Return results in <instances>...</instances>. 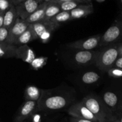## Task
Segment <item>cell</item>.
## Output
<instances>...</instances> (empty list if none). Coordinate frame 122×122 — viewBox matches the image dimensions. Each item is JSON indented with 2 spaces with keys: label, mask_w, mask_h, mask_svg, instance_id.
<instances>
[{
  "label": "cell",
  "mask_w": 122,
  "mask_h": 122,
  "mask_svg": "<svg viewBox=\"0 0 122 122\" xmlns=\"http://www.w3.org/2000/svg\"><path fill=\"white\" fill-rule=\"evenodd\" d=\"M119 56L122 57V44H119Z\"/></svg>",
  "instance_id": "4dcf8cb0"
},
{
  "label": "cell",
  "mask_w": 122,
  "mask_h": 122,
  "mask_svg": "<svg viewBox=\"0 0 122 122\" xmlns=\"http://www.w3.org/2000/svg\"><path fill=\"white\" fill-rule=\"evenodd\" d=\"M68 113L73 117L94 122H99L96 117L81 101L72 104L68 108Z\"/></svg>",
  "instance_id": "5b68a950"
},
{
  "label": "cell",
  "mask_w": 122,
  "mask_h": 122,
  "mask_svg": "<svg viewBox=\"0 0 122 122\" xmlns=\"http://www.w3.org/2000/svg\"><path fill=\"white\" fill-rule=\"evenodd\" d=\"M29 24L27 23L25 20H22L18 17L14 25L9 30V34L6 43L13 45L14 42L18 39L28 28Z\"/></svg>",
  "instance_id": "30bf717a"
},
{
  "label": "cell",
  "mask_w": 122,
  "mask_h": 122,
  "mask_svg": "<svg viewBox=\"0 0 122 122\" xmlns=\"http://www.w3.org/2000/svg\"><path fill=\"white\" fill-rule=\"evenodd\" d=\"M119 107H122V101H121V102H120V106H119Z\"/></svg>",
  "instance_id": "836d02e7"
},
{
  "label": "cell",
  "mask_w": 122,
  "mask_h": 122,
  "mask_svg": "<svg viewBox=\"0 0 122 122\" xmlns=\"http://www.w3.org/2000/svg\"><path fill=\"white\" fill-rule=\"evenodd\" d=\"M61 11L60 7L58 4L54 2L52 0H49L48 1V5L42 21H50Z\"/></svg>",
  "instance_id": "d6986e66"
},
{
  "label": "cell",
  "mask_w": 122,
  "mask_h": 122,
  "mask_svg": "<svg viewBox=\"0 0 122 122\" xmlns=\"http://www.w3.org/2000/svg\"><path fill=\"white\" fill-rule=\"evenodd\" d=\"M82 102L93 113L99 122H113L116 116L106 106L102 98L95 95H88L83 98Z\"/></svg>",
  "instance_id": "7a4b0ae2"
},
{
  "label": "cell",
  "mask_w": 122,
  "mask_h": 122,
  "mask_svg": "<svg viewBox=\"0 0 122 122\" xmlns=\"http://www.w3.org/2000/svg\"><path fill=\"white\" fill-rule=\"evenodd\" d=\"M122 39V11L101 37L100 46H107Z\"/></svg>",
  "instance_id": "277c9868"
},
{
  "label": "cell",
  "mask_w": 122,
  "mask_h": 122,
  "mask_svg": "<svg viewBox=\"0 0 122 122\" xmlns=\"http://www.w3.org/2000/svg\"><path fill=\"white\" fill-rule=\"evenodd\" d=\"M42 90L34 86H29L25 91V97L26 100L38 101L41 95Z\"/></svg>",
  "instance_id": "44dd1931"
},
{
  "label": "cell",
  "mask_w": 122,
  "mask_h": 122,
  "mask_svg": "<svg viewBox=\"0 0 122 122\" xmlns=\"http://www.w3.org/2000/svg\"><path fill=\"white\" fill-rule=\"evenodd\" d=\"M106 1V0H96L97 2H98V3H102Z\"/></svg>",
  "instance_id": "1f68e13d"
},
{
  "label": "cell",
  "mask_w": 122,
  "mask_h": 122,
  "mask_svg": "<svg viewBox=\"0 0 122 122\" xmlns=\"http://www.w3.org/2000/svg\"><path fill=\"white\" fill-rule=\"evenodd\" d=\"M15 58L22 60L26 63H31L35 60V55L33 50L27 45L17 47Z\"/></svg>",
  "instance_id": "5bb4252c"
},
{
  "label": "cell",
  "mask_w": 122,
  "mask_h": 122,
  "mask_svg": "<svg viewBox=\"0 0 122 122\" xmlns=\"http://www.w3.org/2000/svg\"><path fill=\"white\" fill-rule=\"evenodd\" d=\"M108 73L109 76H111V77H116V78H119V77H122V69L113 67L112 69H111L110 70H108Z\"/></svg>",
  "instance_id": "d4e9b609"
},
{
  "label": "cell",
  "mask_w": 122,
  "mask_h": 122,
  "mask_svg": "<svg viewBox=\"0 0 122 122\" xmlns=\"http://www.w3.org/2000/svg\"><path fill=\"white\" fill-rule=\"evenodd\" d=\"M42 2L38 0L22 1L15 6L18 17L22 20H26L38 8Z\"/></svg>",
  "instance_id": "52a82bcc"
},
{
  "label": "cell",
  "mask_w": 122,
  "mask_h": 122,
  "mask_svg": "<svg viewBox=\"0 0 122 122\" xmlns=\"http://www.w3.org/2000/svg\"><path fill=\"white\" fill-rule=\"evenodd\" d=\"M60 5L61 10L63 11H71L82 4L92 3L88 0H52Z\"/></svg>",
  "instance_id": "4fadbf2b"
},
{
  "label": "cell",
  "mask_w": 122,
  "mask_h": 122,
  "mask_svg": "<svg viewBox=\"0 0 122 122\" xmlns=\"http://www.w3.org/2000/svg\"><path fill=\"white\" fill-rule=\"evenodd\" d=\"M100 78V76L98 73L93 71L86 72L82 75V82L85 84L90 85L93 84L97 82Z\"/></svg>",
  "instance_id": "603a6c76"
},
{
  "label": "cell",
  "mask_w": 122,
  "mask_h": 122,
  "mask_svg": "<svg viewBox=\"0 0 122 122\" xmlns=\"http://www.w3.org/2000/svg\"><path fill=\"white\" fill-rule=\"evenodd\" d=\"M71 102V98L66 94L53 90H42L38 101V111H57L67 107Z\"/></svg>",
  "instance_id": "6da1fadb"
},
{
  "label": "cell",
  "mask_w": 122,
  "mask_h": 122,
  "mask_svg": "<svg viewBox=\"0 0 122 122\" xmlns=\"http://www.w3.org/2000/svg\"><path fill=\"white\" fill-rule=\"evenodd\" d=\"M116 116V120H117L119 122H122V108L119 107V109L116 112L114 113Z\"/></svg>",
  "instance_id": "4316f807"
},
{
  "label": "cell",
  "mask_w": 122,
  "mask_h": 122,
  "mask_svg": "<svg viewBox=\"0 0 122 122\" xmlns=\"http://www.w3.org/2000/svg\"><path fill=\"white\" fill-rule=\"evenodd\" d=\"M18 17L15 7L12 4L4 14L3 27L10 30L14 25Z\"/></svg>",
  "instance_id": "e0dca14e"
},
{
  "label": "cell",
  "mask_w": 122,
  "mask_h": 122,
  "mask_svg": "<svg viewBox=\"0 0 122 122\" xmlns=\"http://www.w3.org/2000/svg\"><path fill=\"white\" fill-rule=\"evenodd\" d=\"M98 51H79L74 56V60L79 65L86 66L96 61Z\"/></svg>",
  "instance_id": "8fae6325"
},
{
  "label": "cell",
  "mask_w": 122,
  "mask_h": 122,
  "mask_svg": "<svg viewBox=\"0 0 122 122\" xmlns=\"http://www.w3.org/2000/svg\"><path fill=\"white\" fill-rule=\"evenodd\" d=\"M36 39H37V37L33 32L32 26L30 24L27 30L18 38L13 44V45H25Z\"/></svg>",
  "instance_id": "ac0fdd59"
},
{
  "label": "cell",
  "mask_w": 122,
  "mask_h": 122,
  "mask_svg": "<svg viewBox=\"0 0 122 122\" xmlns=\"http://www.w3.org/2000/svg\"><path fill=\"white\" fill-rule=\"evenodd\" d=\"M119 44L107 46L98 52L95 64L101 70L108 71L112 69L119 57Z\"/></svg>",
  "instance_id": "3957f363"
},
{
  "label": "cell",
  "mask_w": 122,
  "mask_h": 122,
  "mask_svg": "<svg viewBox=\"0 0 122 122\" xmlns=\"http://www.w3.org/2000/svg\"><path fill=\"white\" fill-rule=\"evenodd\" d=\"M9 34V29L2 27L0 28V43H6Z\"/></svg>",
  "instance_id": "cb8c5ba5"
},
{
  "label": "cell",
  "mask_w": 122,
  "mask_h": 122,
  "mask_svg": "<svg viewBox=\"0 0 122 122\" xmlns=\"http://www.w3.org/2000/svg\"><path fill=\"white\" fill-rule=\"evenodd\" d=\"M94 12V7L92 3L88 4H82L70 11L72 19H79L84 18L90 15Z\"/></svg>",
  "instance_id": "9a60e30c"
},
{
  "label": "cell",
  "mask_w": 122,
  "mask_h": 122,
  "mask_svg": "<svg viewBox=\"0 0 122 122\" xmlns=\"http://www.w3.org/2000/svg\"><path fill=\"white\" fill-rule=\"evenodd\" d=\"M101 37L102 36L100 35L92 36L86 39L69 43L67 46L71 49L79 51H92V50L100 46Z\"/></svg>",
  "instance_id": "8992f818"
},
{
  "label": "cell",
  "mask_w": 122,
  "mask_h": 122,
  "mask_svg": "<svg viewBox=\"0 0 122 122\" xmlns=\"http://www.w3.org/2000/svg\"><path fill=\"white\" fill-rule=\"evenodd\" d=\"M101 98L105 104L114 114L119 109L121 101H120L118 95L116 93L112 91H107L102 95Z\"/></svg>",
  "instance_id": "7c38bea8"
},
{
  "label": "cell",
  "mask_w": 122,
  "mask_h": 122,
  "mask_svg": "<svg viewBox=\"0 0 122 122\" xmlns=\"http://www.w3.org/2000/svg\"><path fill=\"white\" fill-rule=\"evenodd\" d=\"M113 122H119L117 121V120H114V121H113Z\"/></svg>",
  "instance_id": "e575fe53"
},
{
  "label": "cell",
  "mask_w": 122,
  "mask_h": 122,
  "mask_svg": "<svg viewBox=\"0 0 122 122\" xmlns=\"http://www.w3.org/2000/svg\"><path fill=\"white\" fill-rule=\"evenodd\" d=\"M113 67L117 68V69H122V57L119 56V58L117 59L116 61L114 63Z\"/></svg>",
  "instance_id": "83f0119b"
},
{
  "label": "cell",
  "mask_w": 122,
  "mask_h": 122,
  "mask_svg": "<svg viewBox=\"0 0 122 122\" xmlns=\"http://www.w3.org/2000/svg\"><path fill=\"white\" fill-rule=\"evenodd\" d=\"M38 111V101L26 100L18 111L14 122H23L30 118Z\"/></svg>",
  "instance_id": "ba28073f"
},
{
  "label": "cell",
  "mask_w": 122,
  "mask_h": 122,
  "mask_svg": "<svg viewBox=\"0 0 122 122\" xmlns=\"http://www.w3.org/2000/svg\"><path fill=\"white\" fill-rule=\"evenodd\" d=\"M71 17L70 15V11H61L58 14L54 17L50 21L57 26H60L62 23L66 22L69 20H71Z\"/></svg>",
  "instance_id": "7402d4cb"
},
{
  "label": "cell",
  "mask_w": 122,
  "mask_h": 122,
  "mask_svg": "<svg viewBox=\"0 0 122 122\" xmlns=\"http://www.w3.org/2000/svg\"><path fill=\"white\" fill-rule=\"evenodd\" d=\"M48 5V1H44L40 4L38 8L26 19V21L28 24H32L34 23L42 21L45 14V10Z\"/></svg>",
  "instance_id": "2e32d148"
},
{
  "label": "cell",
  "mask_w": 122,
  "mask_h": 122,
  "mask_svg": "<svg viewBox=\"0 0 122 122\" xmlns=\"http://www.w3.org/2000/svg\"><path fill=\"white\" fill-rule=\"evenodd\" d=\"M70 122H94L90 121V120L77 119V118L73 117H71L70 118Z\"/></svg>",
  "instance_id": "f1b7e54d"
},
{
  "label": "cell",
  "mask_w": 122,
  "mask_h": 122,
  "mask_svg": "<svg viewBox=\"0 0 122 122\" xmlns=\"http://www.w3.org/2000/svg\"><path fill=\"white\" fill-rule=\"evenodd\" d=\"M30 25L37 38H41L42 39L49 38L50 32L58 28L59 26L51 21H40Z\"/></svg>",
  "instance_id": "9c48e42d"
},
{
  "label": "cell",
  "mask_w": 122,
  "mask_h": 122,
  "mask_svg": "<svg viewBox=\"0 0 122 122\" xmlns=\"http://www.w3.org/2000/svg\"><path fill=\"white\" fill-rule=\"evenodd\" d=\"M119 5H120V7H121L122 8V0H121V1H119Z\"/></svg>",
  "instance_id": "d6a6232c"
},
{
  "label": "cell",
  "mask_w": 122,
  "mask_h": 122,
  "mask_svg": "<svg viewBox=\"0 0 122 122\" xmlns=\"http://www.w3.org/2000/svg\"><path fill=\"white\" fill-rule=\"evenodd\" d=\"M5 12L0 11V28L3 27L4 25V17Z\"/></svg>",
  "instance_id": "f546056e"
},
{
  "label": "cell",
  "mask_w": 122,
  "mask_h": 122,
  "mask_svg": "<svg viewBox=\"0 0 122 122\" xmlns=\"http://www.w3.org/2000/svg\"><path fill=\"white\" fill-rule=\"evenodd\" d=\"M12 5L11 1H5V0H0V11L5 13L10 8Z\"/></svg>",
  "instance_id": "484cf974"
},
{
  "label": "cell",
  "mask_w": 122,
  "mask_h": 122,
  "mask_svg": "<svg viewBox=\"0 0 122 122\" xmlns=\"http://www.w3.org/2000/svg\"><path fill=\"white\" fill-rule=\"evenodd\" d=\"M17 46L7 43H0V58L15 57Z\"/></svg>",
  "instance_id": "ffe728a7"
}]
</instances>
